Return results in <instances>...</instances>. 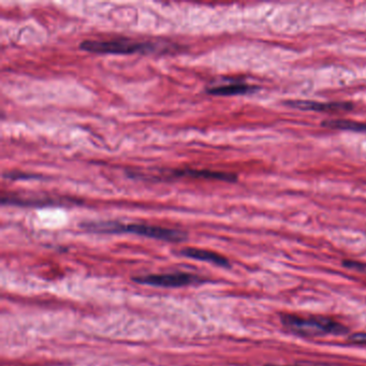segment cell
<instances>
[{
    "instance_id": "7a4b0ae2",
    "label": "cell",
    "mask_w": 366,
    "mask_h": 366,
    "mask_svg": "<svg viewBox=\"0 0 366 366\" xmlns=\"http://www.w3.org/2000/svg\"><path fill=\"white\" fill-rule=\"evenodd\" d=\"M282 324L287 331L303 337H317L325 335H340L347 327L331 318L320 316H301L286 314L282 316Z\"/></svg>"
},
{
    "instance_id": "277c9868",
    "label": "cell",
    "mask_w": 366,
    "mask_h": 366,
    "mask_svg": "<svg viewBox=\"0 0 366 366\" xmlns=\"http://www.w3.org/2000/svg\"><path fill=\"white\" fill-rule=\"evenodd\" d=\"M139 284L155 287H184L199 282V278L187 273H170V274H153L134 278Z\"/></svg>"
},
{
    "instance_id": "ba28073f",
    "label": "cell",
    "mask_w": 366,
    "mask_h": 366,
    "mask_svg": "<svg viewBox=\"0 0 366 366\" xmlns=\"http://www.w3.org/2000/svg\"><path fill=\"white\" fill-rule=\"evenodd\" d=\"M258 87L252 85L244 83H233L228 85H218L212 86L206 89V92L213 96H234V95H244L248 92H253Z\"/></svg>"
},
{
    "instance_id": "6da1fadb",
    "label": "cell",
    "mask_w": 366,
    "mask_h": 366,
    "mask_svg": "<svg viewBox=\"0 0 366 366\" xmlns=\"http://www.w3.org/2000/svg\"><path fill=\"white\" fill-rule=\"evenodd\" d=\"M82 227L85 230L97 233H132L165 242H183L187 239V234L183 231L140 223L122 225L116 221H90L84 222Z\"/></svg>"
},
{
    "instance_id": "3957f363",
    "label": "cell",
    "mask_w": 366,
    "mask_h": 366,
    "mask_svg": "<svg viewBox=\"0 0 366 366\" xmlns=\"http://www.w3.org/2000/svg\"><path fill=\"white\" fill-rule=\"evenodd\" d=\"M80 48L83 49V51L96 54H117V55L147 53L154 51L152 43L139 42L130 39L84 40L81 42Z\"/></svg>"
},
{
    "instance_id": "30bf717a",
    "label": "cell",
    "mask_w": 366,
    "mask_h": 366,
    "mask_svg": "<svg viewBox=\"0 0 366 366\" xmlns=\"http://www.w3.org/2000/svg\"><path fill=\"white\" fill-rule=\"evenodd\" d=\"M3 176L5 178H11V179H20V178H35L37 177L34 174H27V173H22V172H8L4 173Z\"/></svg>"
},
{
    "instance_id": "52a82bcc",
    "label": "cell",
    "mask_w": 366,
    "mask_h": 366,
    "mask_svg": "<svg viewBox=\"0 0 366 366\" xmlns=\"http://www.w3.org/2000/svg\"><path fill=\"white\" fill-rule=\"evenodd\" d=\"M181 255L187 257V258L200 260V261L213 263V264L219 265V266H229V265H230V263H229V261H228V259L225 258L223 256H221V255H219V253L210 251V250L200 249V248H185V249H183L181 251Z\"/></svg>"
},
{
    "instance_id": "8992f818",
    "label": "cell",
    "mask_w": 366,
    "mask_h": 366,
    "mask_svg": "<svg viewBox=\"0 0 366 366\" xmlns=\"http://www.w3.org/2000/svg\"><path fill=\"white\" fill-rule=\"evenodd\" d=\"M289 107L300 110L316 112H340L349 111L353 108L350 102H317L309 100H289L286 102Z\"/></svg>"
},
{
    "instance_id": "9c48e42d",
    "label": "cell",
    "mask_w": 366,
    "mask_h": 366,
    "mask_svg": "<svg viewBox=\"0 0 366 366\" xmlns=\"http://www.w3.org/2000/svg\"><path fill=\"white\" fill-rule=\"evenodd\" d=\"M321 126L337 129V130H347V131L355 132H366V123L358 122L353 121H345V120H334V121H325L321 122Z\"/></svg>"
},
{
    "instance_id": "5b68a950",
    "label": "cell",
    "mask_w": 366,
    "mask_h": 366,
    "mask_svg": "<svg viewBox=\"0 0 366 366\" xmlns=\"http://www.w3.org/2000/svg\"><path fill=\"white\" fill-rule=\"evenodd\" d=\"M171 174L178 177H192V178H204V179H217V181L235 183L238 182V175L233 173L213 171L205 169H191V167H185V169H174L171 170Z\"/></svg>"
},
{
    "instance_id": "8fae6325",
    "label": "cell",
    "mask_w": 366,
    "mask_h": 366,
    "mask_svg": "<svg viewBox=\"0 0 366 366\" xmlns=\"http://www.w3.org/2000/svg\"><path fill=\"white\" fill-rule=\"evenodd\" d=\"M266 366H339L336 364H327V363H317V362H302L290 365H266Z\"/></svg>"
},
{
    "instance_id": "7c38bea8",
    "label": "cell",
    "mask_w": 366,
    "mask_h": 366,
    "mask_svg": "<svg viewBox=\"0 0 366 366\" xmlns=\"http://www.w3.org/2000/svg\"><path fill=\"white\" fill-rule=\"evenodd\" d=\"M350 342L358 345H366V333H359L352 335L350 337Z\"/></svg>"
}]
</instances>
